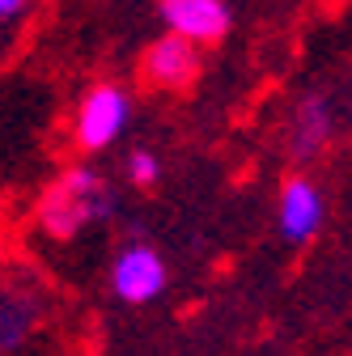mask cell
<instances>
[{
    "instance_id": "1",
    "label": "cell",
    "mask_w": 352,
    "mask_h": 356,
    "mask_svg": "<svg viewBox=\"0 0 352 356\" xmlns=\"http://www.w3.org/2000/svg\"><path fill=\"white\" fill-rule=\"evenodd\" d=\"M111 212H115L111 183L102 174L85 170V165L68 170L38 204V220H42V229H47L51 238H72L85 225H94V220H106Z\"/></svg>"
},
{
    "instance_id": "2",
    "label": "cell",
    "mask_w": 352,
    "mask_h": 356,
    "mask_svg": "<svg viewBox=\"0 0 352 356\" xmlns=\"http://www.w3.org/2000/svg\"><path fill=\"white\" fill-rule=\"evenodd\" d=\"M47 314V289L26 267H0V352H22Z\"/></svg>"
},
{
    "instance_id": "3",
    "label": "cell",
    "mask_w": 352,
    "mask_h": 356,
    "mask_svg": "<svg viewBox=\"0 0 352 356\" xmlns=\"http://www.w3.org/2000/svg\"><path fill=\"white\" fill-rule=\"evenodd\" d=\"M131 119V98H127V89L119 85H94L90 94L81 98L77 106V123H72V136L85 153H102L111 149L119 136H123V127Z\"/></svg>"
},
{
    "instance_id": "4",
    "label": "cell",
    "mask_w": 352,
    "mask_h": 356,
    "mask_svg": "<svg viewBox=\"0 0 352 356\" xmlns=\"http://www.w3.org/2000/svg\"><path fill=\"white\" fill-rule=\"evenodd\" d=\"M111 289L127 305H145V301L161 297V289H166V259L153 246H145V242L123 246L115 254V263H111Z\"/></svg>"
},
{
    "instance_id": "5",
    "label": "cell",
    "mask_w": 352,
    "mask_h": 356,
    "mask_svg": "<svg viewBox=\"0 0 352 356\" xmlns=\"http://www.w3.org/2000/svg\"><path fill=\"white\" fill-rule=\"evenodd\" d=\"M157 13H161L170 34L191 38L195 47H216L230 34L225 0H157Z\"/></svg>"
},
{
    "instance_id": "6",
    "label": "cell",
    "mask_w": 352,
    "mask_h": 356,
    "mask_svg": "<svg viewBox=\"0 0 352 356\" xmlns=\"http://www.w3.org/2000/svg\"><path fill=\"white\" fill-rule=\"evenodd\" d=\"M323 216H327V204H323V191L310 183V178H289V183L280 187L276 225H280L285 242H293V246L310 242L323 229Z\"/></svg>"
},
{
    "instance_id": "7",
    "label": "cell",
    "mask_w": 352,
    "mask_h": 356,
    "mask_svg": "<svg viewBox=\"0 0 352 356\" xmlns=\"http://www.w3.org/2000/svg\"><path fill=\"white\" fill-rule=\"evenodd\" d=\"M141 72H145V81L157 85V89H187V85L200 76V47H195L191 38L166 34V38H157L153 47L145 51Z\"/></svg>"
},
{
    "instance_id": "8",
    "label": "cell",
    "mask_w": 352,
    "mask_h": 356,
    "mask_svg": "<svg viewBox=\"0 0 352 356\" xmlns=\"http://www.w3.org/2000/svg\"><path fill=\"white\" fill-rule=\"evenodd\" d=\"M331 131H335V119H331L327 98H319V94L301 98L297 111H293V119H289V153L297 161L319 157L327 149V140H331Z\"/></svg>"
},
{
    "instance_id": "9",
    "label": "cell",
    "mask_w": 352,
    "mask_h": 356,
    "mask_svg": "<svg viewBox=\"0 0 352 356\" xmlns=\"http://www.w3.org/2000/svg\"><path fill=\"white\" fill-rule=\"evenodd\" d=\"M161 178V161H157V153H149V149H136L127 157V183H136V187H153Z\"/></svg>"
},
{
    "instance_id": "10",
    "label": "cell",
    "mask_w": 352,
    "mask_h": 356,
    "mask_svg": "<svg viewBox=\"0 0 352 356\" xmlns=\"http://www.w3.org/2000/svg\"><path fill=\"white\" fill-rule=\"evenodd\" d=\"M30 9V0H0V22H13Z\"/></svg>"
}]
</instances>
